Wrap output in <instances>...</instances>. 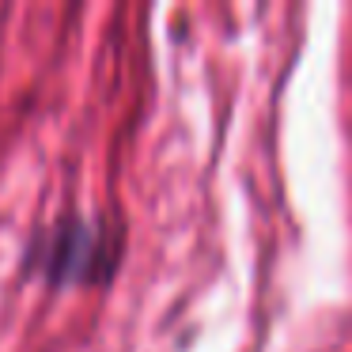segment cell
Wrapping results in <instances>:
<instances>
[{"label":"cell","instance_id":"6da1fadb","mask_svg":"<svg viewBox=\"0 0 352 352\" xmlns=\"http://www.w3.org/2000/svg\"><path fill=\"white\" fill-rule=\"evenodd\" d=\"M122 243L102 216L69 212L31 246V261L50 284H99L114 273Z\"/></svg>","mask_w":352,"mask_h":352}]
</instances>
